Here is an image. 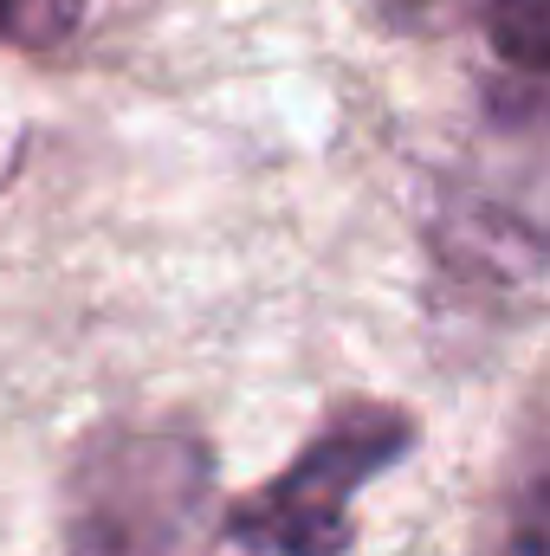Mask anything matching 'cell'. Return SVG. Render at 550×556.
<instances>
[{
	"label": "cell",
	"instance_id": "cell-1",
	"mask_svg": "<svg viewBox=\"0 0 550 556\" xmlns=\"http://www.w3.org/2000/svg\"><path fill=\"white\" fill-rule=\"evenodd\" d=\"M227 538L214 453L188 427H98L65 472V556H208Z\"/></svg>",
	"mask_w": 550,
	"mask_h": 556
},
{
	"label": "cell",
	"instance_id": "cell-2",
	"mask_svg": "<svg viewBox=\"0 0 550 556\" xmlns=\"http://www.w3.org/2000/svg\"><path fill=\"white\" fill-rule=\"evenodd\" d=\"M414 446V420L389 402H343L260 492L227 505V544L247 556H343L357 492Z\"/></svg>",
	"mask_w": 550,
	"mask_h": 556
},
{
	"label": "cell",
	"instance_id": "cell-3",
	"mask_svg": "<svg viewBox=\"0 0 550 556\" xmlns=\"http://www.w3.org/2000/svg\"><path fill=\"white\" fill-rule=\"evenodd\" d=\"M486 39L525 85H550V0H486Z\"/></svg>",
	"mask_w": 550,
	"mask_h": 556
},
{
	"label": "cell",
	"instance_id": "cell-4",
	"mask_svg": "<svg viewBox=\"0 0 550 556\" xmlns=\"http://www.w3.org/2000/svg\"><path fill=\"white\" fill-rule=\"evenodd\" d=\"M499 556H550V446L512 479V492H505Z\"/></svg>",
	"mask_w": 550,
	"mask_h": 556
},
{
	"label": "cell",
	"instance_id": "cell-5",
	"mask_svg": "<svg viewBox=\"0 0 550 556\" xmlns=\"http://www.w3.org/2000/svg\"><path fill=\"white\" fill-rule=\"evenodd\" d=\"M85 26V0H0V46L46 52Z\"/></svg>",
	"mask_w": 550,
	"mask_h": 556
},
{
	"label": "cell",
	"instance_id": "cell-6",
	"mask_svg": "<svg viewBox=\"0 0 550 556\" xmlns=\"http://www.w3.org/2000/svg\"><path fill=\"white\" fill-rule=\"evenodd\" d=\"M383 7H389L402 26H440V20H460L473 0H383ZM479 7H486V0H479Z\"/></svg>",
	"mask_w": 550,
	"mask_h": 556
}]
</instances>
